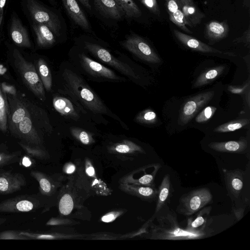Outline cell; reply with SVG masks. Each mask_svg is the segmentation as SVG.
<instances>
[{"label": "cell", "mask_w": 250, "mask_h": 250, "mask_svg": "<svg viewBox=\"0 0 250 250\" xmlns=\"http://www.w3.org/2000/svg\"><path fill=\"white\" fill-rule=\"evenodd\" d=\"M26 5L35 23L46 25L56 35L60 34L61 22L57 15L36 0H26Z\"/></svg>", "instance_id": "obj_5"}, {"label": "cell", "mask_w": 250, "mask_h": 250, "mask_svg": "<svg viewBox=\"0 0 250 250\" xmlns=\"http://www.w3.org/2000/svg\"><path fill=\"white\" fill-rule=\"evenodd\" d=\"M28 240L26 236L21 234V231L7 230L0 232V240Z\"/></svg>", "instance_id": "obj_38"}, {"label": "cell", "mask_w": 250, "mask_h": 250, "mask_svg": "<svg viewBox=\"0 0 250 250\" xmlns=\"http://www.w3.org/2000/svg\"><path fill=\"white\" fill-rule=\"evenodd\" d=\"M250 87V83L248 82L242 86L230 85L228 87L229 91L233 94H243Z\"/></svg>", "instance_id": "obj_43"}, {"label": "cell", "mask_w": 250, "mask_h": 250, "mask_svg": "<svg viewBox=\"0 0 250 250\" xmlns=\"http://www.w3.org/2000/svg\"><path fill=\"white\" fill-rule=\"evenodd\" d=\"M141 3L153 14L160 16L161 11L157 0H140Z\"/></svg>", "instance_id": "obj_40"}, {"label": "cell", "mask_w": 250, "mask_h": 250, "mask_svg": "<svg viewBox=\"0 0 250 250\" xmlns=\"http://www.w3.org/2000/svg\"><path fill=\"white\" fill-rule=\"evenodd\" d=\"M1 88L4 93H8L9 94L14 95L16 93L15 88L12 85H9L5 83H1Z\"/></svg>", "instance_id": "obj_44"}, {"label": "cell", "mask_w": 250, "mask_h": 250, "mask_svg": "<svg viewBox=\"0 0 250 250\" xmlns=\"http://www.w3.org/2000/svg\"><path fill=\"white\" fill-rule=\"evenodd\" d=\"M37 206L34 199L27 196H19L0 202V212H27Z\"/></svg>", "instance_id": "obj_9"}, {"label": "cell", "mask_w": 250, "mask_h": 250, "mask_svg": "<svg viewBox=\"0 0 250 250\" xmlns=\"http://www.w3.org/2000/svg\"><path fill=\"white\" fill-rule=\"evenodd\" d=\"M229 28L227 20L211 21L205 27L204 36L210 44H213L228 37Z\"/></svg>", "instance_id": "obj_13"}, {"label": "cell", "mask_w": 250, "mask_h": 250, "mask_svg": "<svg viewBox=\"0 0 250 250\" xmlns=\"http://www.w3.org/2000/svg\"><path fill=\"white\" fill-rule=\"evenodd\" d=\"M212 201V195L208 188H198L183 195L176 211L183 215L191 216Z\"/></svg>", "instance_id": "obj_4"}, {"label": "cell", "mask_w": 250, "mask_h": 250, "mask_svg": "<svg viewBox=\"0 0 250 250\" xmlns=\"http://www.w3.org/2000/svg\"><path fill=\"white\" fill-rule=\"evenodd\" d=\"M245 210V207L233 208V212L237 221H240L243 217Z\"/></svg>", "instance_id": "obj_45"}, {"label": "cell", "mask_w": 250, "mask_h": 250, "mask_svg": "<svg viewBox=\"0 0 250 250\" xmlns=\"http://www.w3.org/2000/svg\"><path fill=\"white\" fill-rule=\"evenodd\" d=\"M208 146L217 152L243 153L248 148V141L247 138L243 137L237 141L211 142Z\"/></svg>", "instance_id": "obj_19"}, {"label": "cell", "mask_w": 250, "mask_h": 250, "mask_svg": "<svg viewBox=\"0 0 250 250\" xmlns=\"http://www.w3.org/2000/svg\"><path fill=\"white\" fill-rule=\"evenodd\" d=\"M81 63L90 74L111 80H119L120 78L111 69L91 59L84 54L79 55Z\"/></svg>", "instance_id": "obj_15"}, {"label": "cell", "mask_w": 250, "mask_h": 250, "mask_svg": "<svg viewBox=\"0 0 250 250\" xmlns=\"http://www.w3.org/2000/svg\"><path fill=\"white\" fill-rule=\"evenodd\" d=\"M126 49L146 62L159 63L161 60L148 42L141 37L133 35L128 37L122 43Z\"/></svg>", "instance_id": "obj_6"}, {"label": "cell", "mask_w": 250, "mask_h": 250, "mask_svg": "<svg viewBox=\"0 0 250 250\" xmlns=\"http://www.w3.org/2000/svg\"><path fill=\"white\" fill-rule=\"evenodd\" d=\"M6 221L5 218H0V225L3 224Z\"/></svg>", "instance_id": "obj_52"}, {"label": "cell", "mask_w": 250, "mask_h": 250, "mask_svg": "<svg viewBox=\"0 0 250 250\" xmlns=\"http://www.w3.org/2000/svg\"><path fill=\"white\" fill-rule=\"evenodd\" d=\"M136 122L143 124L151 125L157 122L156 113L150 109H146L141 111L135 118Z\"/></svg>", "instance_id": "obj_32"}, {"label": "cell", "mask_w": 250, "mask_h": 250, "mask_svg": "<svg viewBox=\"0 0 250 250\" xmlns=\"http://www.w3.org/2000/svg\"><path fill=\"white\" fill-rule=\"evenodd\" d=\"M24 175L9 171H0V194H8L17 192L26 185Z\"/></svg>", "instance_id": "obj_10"}, {"label": "cell", "mask_w": 250, "mask_h": 250, "mask_svg": "<svg viewBox=\"0 0 250 250\" xmlns=\"http://www.w3.org/2000/svg\"><path fill=\"white\" fill-rule=\"evenodd\" d=\"M62 76L68 90L87 108L94 113H107L104 104L80 76L65 69Z\"/></svg>", "instance_id": "obj_2"}, {"label": "cell", "mask_w": 250, "mask_h": 250, "mask_svg": "<svg viewBox=\"0 0 250 250\" xmlns=\"http://www.w3.org/2000/svg\"><path fill=\"white\" fill-rule=\"evenodd\" d=\"M211 209V206H205L197 212L196 215L188 218L185 229L191 232L210 231L208 227L212 221L210 216Z\"/></svg>", "instance_id": "obj_12"}, {"label": "cell", "mask_w": 250, "mask_h": 250, "mask_svg": "<svg viewBox=\"0 0 250 250\" xmlns=\"http://www.w3.org/2000/svg\"><path fill=\"white\" fill-rule=\"evenodd\" d=\"M165 211L162 208L156 214L158 224L154 227L153 239L158 240H192L204 238L211 234V230L191 232L182 229L178 222L177 216L173 210Z\"/></svg>", "instance_id": "obj_1"}, {"label": "cell", "mask_w": 250, "mask_h": 250, "mask_svg": "<svg viewBox=\"0 0 250 250\" xmlns=\"http://www.w3.org/2000/svg\"><path fill=\"white\" fill-rule=\"evenodd\" d=\"M223 171L228 190L234 197L238 198L244 186V172L239 169H224Z\"/></svg>", "instance_id": "obj_16"}, {"label": "cell", "mask_w": 250, "mask_h": 250, "mask_svg": "<svg viewBox=\"0 0 250 250\" xmlns=\"http://www.w3.org/2000/svg\"><path fill=\"white\" fill-rule=\"evenodd\" d=\"M128 18H137L141 16L142 12L133 0H115Z\"/></svg>", "instance_id": "obj_28"}, {"label": "cell", "mask_w": 250, "mask_h": 250, "mask_svg": "<svg viewBox=\"0 0 250 250\" xmlns=\"http://www.w3.org/2000/svg\"><path fill=\"white\" fill-rule=\"evenodd\" d=\"M19 156V152L12 153L0 152V167L17 162Z\"/></svg>", "instance_id": "obj_36"}, {"label": "cell", "mask_w": 250, "mask_h": 250, "mask_svg": "<svg viewBox=\"0 0 250 250\" xmlns=\"http://www.w3.org/2000/svg\"><path fill=\"white\" fill-rule=\"evenodd\" d=\"M84 45L85 48L103 62L110 65L128 77L136 79L139 78L131 67L127 64L116 59L105 48L98 44L89 42H85Z\"/></svg>", "instance_id": "obj_8"}, {"label": "cell", "mask_w": 250, "mask_h": 250, "mask_svg": "<svg viewBox=\"0 0 250 250\" xmlns=\"http://www.w3.org/2000/svg\"><path fill=\"white\" fill-rule=\"evenodd\" d=\"M115 218V216L113 214H109L108 215H105L103 216L102 218V220L103 222H109L112 220H113Z\"/></svg>", "instance_id": "obj_47"}, {"label": "cell", "mask_w": 250, "mask_h": 250, "mask_svg": "<svg viewBox=\"0 0 250 250\" xmlns=\"http://www.w3.org/2000/svg\"><path fill=\"white\" fill-rule=\"evenodd\" d=\"M172 185L168 174L165 175L158 189L155 213H158L166 205L172 193Z\"/></svg>", "instance_id": "obj_24"}, {"label": "cell", "mask_w": 250, "mask_h": 250, "mask_svg": "<svg viewBox=\"0 0 250 250\" xmlns=\"http://www.w3.org/2000/svg\"><path fill=\"white\" fill-rule=\"evenodd\" d=\"M134 145L131 143L119 144L115 146V149L119 153H127L133 149H140V148L137 146H132Z\"/></svg>", "instance_id": "obj_42"}, {"label": "cell", "mask_w": 250, "mask_h": 250, "mask_svg": "<svg viewBox=\"0 0 250 250\" xmlns=\"http://www.w3.org/2000/svg\"><path fill=\"white\" fill-rule=\"evenodd\" d=\"M30 175L39 183L41 191L43 193H49L52 189V186L49 180L41 172L32 170Z\"/></svg>", "instance_id": "obj_33"}, {"label": "cell", "mask_w": 250, "mask_h": 250, "mask_svg": "<svg viewBox=\"0 0 250 250\" xmlns=\"http://www.w3.org/2000/svg\"><path fill=\"white\" fill-rule=\"evenodd\" d=\"M86 172L87 174L90 176H93L95 173L94 168L92 167H88L86 170Z\"/></svg>", "instance_id": "obj_49"}, {"label": "cell", "mask_w": 250, "mask_h": 250, "mask_svg": "<svg viewBox=\"0 0 250 250\" xmlns=\"http://www.w3.org/2000/svg\"><path fill=\"white\" fill-rule=\"evenodd\" d=\"M243 4L246 8L250 9V0H243Z\"/></svg>", "instance_id": "obj_51"}, {"label": "cell", "mask_w": 250, "mask_h": 250, "mask_svg": "<svg viewBox=\"0 0 250 250\" xmlns=\"http://www.w3.org/2000/svg\"><path fill=\"white\" fill-rule=\"evenodd\" d=\"M10 34L12 40L17 45L24 47H31L28 31L17 16H13L12 17L10 26Z\"/></svg>", "instance_id": "obj_17"}, {"label": "cell", "mask_w": 250, "mask_h": 250, "mask_svg": "<svg viewBox=\"0 0 250 250\" xmlns=\"http://www.w3.org/2000/svg\"><path fill=\"white\" fill-rule=\"evenodd\" d=\"M184 15L188 27H195L201 23L205 14L197 6L193 0H177Z\"/></svg>", "instance_id": "obj_14"}, {"label": "cell", "mask_w": 250, "mask_h": 250, "mask_svg": "<svg viewBox=\"0 0 250 250\" xmlns=\"http://www.w3.org/2000/svg\"><path fill=\"white\" fill-rule=\"evenodd\" d=\"M75 170V167L74 165H70L66 168V173L68 174H70L73 173Z\"/></svg>", "instance_id": "obj_50"}, {"label": "cell", "mask_w": 250, "mask_h": 250, "mask_svg": "<svg viewBox=\"0 0 250 250\" xmlns=\"http://www.w3.org/2000/svg\"><path fill=\"white\" fill-rule=\"evenodd\" d=\"M8 114V105L5 93L2 90L0 85V130L2 132L7 130Z\"/></svg>", "instance_id": "obj_30"}, {"label": "cell", "mask_w": 250, "mask_h": 250, "mask_svg": "<svg viewBox=\"0 0 250 250\" xmlns=\"http://www.w3.org/2000/svg\"><path fill=\"white\" fill-rule=\"evenodd\" d=\"M73 208V202L72 198L69 194L64 195L60 200L59 209L63 215H68Z\"/></svg>", "instance_id": "obj_34"}, {"label": "cell", "mask_w": 250, "mask_h": 250, "mask_svg": "<svg viewBox=\"0 0 250 250\" xmlns=\"http://www.w3.org/2000/svg\"><path fill=\"white\" fill-rule=\"evenodd\" d=\"M10 119V126L12 131L16 132L19 123L28 112L26 108L21 104L15 107Z\"/></svg>", "instance_id": "obj_31"}, {"label": "cell", "mask_w": 250, "mask_h": 250, "mask_svg": "<svg viewBox=\"0 0 250 250\" xmlns=\"http://www.w3.org/2000/svg\"><path fill=\"white\" fill-rule=\"evenodd\" d=\"M7 0H0V31L3 18L4 10Z\"/></svg>", "instance_id": "obj_46"}, {"label": "cell", "mask_w": 250, "mask_h": 250, "mask_svg": "<svg viewBox=\"0 0 250 250\" xmlns=\"http://www.w3.org/2000/svg\"><path fill=\"white\" fill-rule=\"evenodd\" d=\"M33 29L36 36L38 45L40 47H48L52 46L55 42L54 33L46 25L34 23Z\"/></svg>", "instance_id": "obj_23"}, {"label": "cell", "mask_w": 250, "mask_h": 250, "mask_svg": "<svg viewBox=\"0 0 250 250\" xmlns=\"http://www.w3.org/2000/svg\"><path fill=\"white\" fill-rule=\"evenodd\" d=\"M98 9L108 18L114 20L121 19L124 13L115 0H93Z\"/></svg>", "instance_id": "obj_22"}, {"label": "cell", "mask_w": 250, "mask_h": 250, "mask_svg": "<svg viewBox=\"0 0 250 250\" xmlns=\"http://www.w3.org/2000/svg\"><path fill=\"white\" fill-rule=\"evenodd\" d=\"M19 144L25 152L31 157L37 158L43 157V152L40 148L21 142L19 143Z\"/></svg>", "instance_id": "obj_39"}, {"label": "cell", "mask_w": 250, "mask_h": 250, "mask_svg": "<svg viewBox=\"0 0 250 250\" xmlns=\"http://www.w3.org/2000/svg\"><path fill=\"white\" fill-rule=\"evenodd\" d=\"M68 14L74 22L84 29H89V24L85 15L76 0H62Z\"/></svg>", "instance_id": "obj_21"}, {"label": "cell", "mask_w": 250, "mask_h": 250, "mask_svg": "<svg viewBox=\"0 0 250 250\" xmlns=\"http://www.w3.org/2000/svg\"><path fill=\"white\" fill-rule=\"evenodd\" d=\"M173 32L175 37L181 43L192 50L203 53L226 54L232 56H235L232 53L224 52L214 48L196 38L183 33L177 29H174Z\"/></svg>", "instance_id": "obj_11"}, {"label": "cell", "mask_w": 250, "mask_h": 250, "mask_svg": "<svg viewBox=\"0 0 250 250\" xmlns=\"http://www.w3.org/2000/svg\"><path fill=\"white\" fill-rule=\"evenodd\" d=\"M225 69V66L219 65L206 70L198 77L193 87L197 88L210 83L221 75Z\"/></svg>", "instance_id": "obj_26"}, {"label": "cell", "mask_w": 250, "mask_h": 250, "mask_svg": "<svg viewBox=\"0 0 250 250\" xmlns=\"http://www.w3.org/2000/svg\"><path fill=\"white\" fill-rule=\"evenodd\" d=\"M16 134L28 143L38 145L41 142L40 138L33 125L28 112L19 123Z\"/></svg>", "instance_id": "obj_18"}, {"label": "cell", "mask_w": 250, "mask_h": 250, "mask_svg": "<svg viewBox=\"0 0 250 250\" xmlns=\"http://www.w3.org/2000/svg\"><path fill=\"white\" fill-rule=\"evenodd\" d=\"M163 0L167 9L169 20L185 32L192 34V32L188 28L184 15L177 0Z\"/></svg>", "instance_id": "obj_20"}, {"label": "cell", "mask_w": 250, "mask_h": 250, "mask_svg": "<svg viewBox=\"0 0 250 250\" xmlns=\"http://www.w3.org/2000/svg\"><path fill=\"white\" fill-rule=\"evenodd\" d=\"M70 129L72 135L78 138L83 144L87 145L91 142V136L85 130L75 127H72Z\"/></svg>", "instance_id": "obj_37"}, {"label": "cell", "mask_w": 250, "mask_h": 250, "mask_svg": "<svg viewBox=\"0 0 250 250\" xmlns=\"http://www.w3.org/2000/svg\"><path fill=\"white\" fill-rule=\"evenodd\" d=\"M217 108L215 106H208L205 108L196 117L198 123H204L209 120L215 113Z\"/></svg>", "instance_id": "obj_35"}, {"label": "cell", "mask_w": 250, "mask_h": 250, "mask_svg": "<svg viewBox=\"0 0 250 250\" xmlns=\"http://www.w3.org/2000/svg\"><path fill=\"white\" fill-rule=\"evenodd\" d=\"M50 2H53L54 1V0H47Z\"/></svg>", "instance_id": "obj_53"}, {"label": "cell", "mask_w": 250, "mask_h": 250, "mask_svg": "<svg viewBox=\"0 0 250 250\" xmlns=\"http://www.w3.org/2000/svg\"><path fill=\"white\" fill-rule=\"evenodd\" d=\"M249 123L250 120L248 119H240L221 125L216 127L213 131L218 133L232 132L244 127Z\"/></svg>", "instance_id": "obj_29"}, {"label": "cell", "mask_w": 250, "mask_h": 250, "mask_svg": "<svg viewBox=\"0 0 250 250\" xmlns=\"http://www.w3.org/2000/svg\"><path fill=\"white\" fill-rule=\"evenodd\" d=\"M14 63L23 82L41 100L45 99L44 86L34 65L25 60L16 49L13 51Z\"/></svg>", "instance_id": "obj_3"}, {"label": "cell", "mask_w": 250, "mask_h": 250, "mask_svg": "<svg viewBox=\"0 0 250 250\" xmlns=\"http://www.w3.org/2000/svg\"><path fill=\"white\" fill-rule=\"evenodd\" d=\"M87 9L91 10V5L89 0H79Z\"/></svg>", "instance_id": "obj_48"}, {"label": "cell", "mask_w": 250, "mask_h": 250, "mask_svg": "<svg viewBox=\"0 0 250 250\" xmlns=\"http://www.w3.org/2000/svg\"><path fill=\"white\" fill-rule=\"evenodd\" d=\"M214 91L199 93L187 100L180 110L178 123L181 125L187 124L203 106L214 95Z\"/></svg>", "instance_id": "obj_7"}, {"label": "cell", "mask_w": 250, "mask_h": 250, "mask_svg": "<svg viewBox=\"0 0 250 250\" xmlns=\"http://www.w3.org/2000/svg\"><path fill=\"white\" fill-rule=\"evenodd\" d=\"M234 43H244L246 46H250V25L245 30L241 36L237 38L233 41Z\"/></svg>", "instance_id": "obj_41"}, {"label": "cell", "mask_w": 250, "mask_h": 250, "mask_svg": "<svg viewBox=\"0 0 250 250\" xmlns=\"http://www.w3.org/2000/svg\"><path fill=\"white\" fill-rule=\"evenodd\" d=\"M39 75L44 88L47 91L51 89L52 84V75L46 63L42 59H40L37 63Z\"/></svg>", "instance_id": "obj_27"}, {"label": "cell", "mask_w": 250, "mask_h": 250, "mask_svg": "<svg viewBox=\"0 0 250 250\" xmlns=\"http://www.w3.org/2000/svg\"><path fill=\"white\" fill-rule=\"evenodd\" d=\"M53 104L56 110L61 115L75 120L79 119V116L72 103L67 98L56 96L53 100Z\"/></svg>", "instance_id": "obj_25"}]
</instances>
